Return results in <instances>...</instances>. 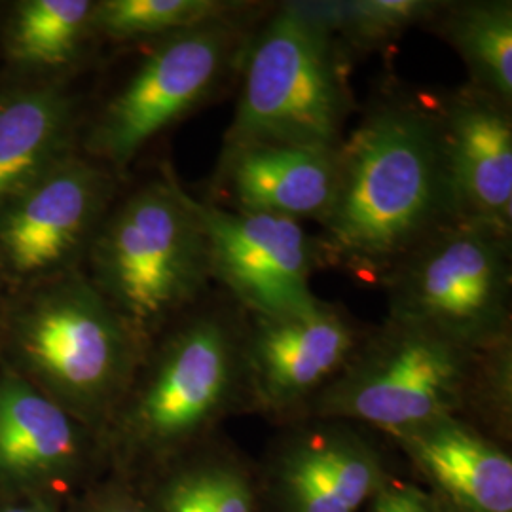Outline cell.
<instances>
[{"mask_svg":"<svg viewBox=\"0 0 512 512\" xmlns=\"http://www.w3.org/2000/svg\"><path fill=\"white\" fill-rule=\"evenodd\" d=\"M452 220L435 103L382 97L336 148L334 198L315 234L323 266L380 283Z\"/></svg>","mask_w":512,"mask_h":512,"instance_id":"6da1fadb","label":"cell"},{"mask_svg":"<svg viewBox=\"0 0 512 512\" xmlns=\"http://www.w3.org/2000/svg\"><path fill=\"white\" fill-rule=\"evenodd\" d=\"M511 342L469 348L437 330L385 315L378 327L366 330L348 365L302 418L351 421L389 440L450 416L488 431H509Z\"/></svg>","mask_w":512,"mask_h":512,"instance_id":"7a4b0ae2","label":"cell"},{"mask_svg":"<svg viewBox=\"0 0 512 512\" xmlns=\"http://www.w3.org/2000/svg\"><path fill=\"white\" fill-rule=\"evenodd\" d=\"M349 65L310 0L270 4L243 55L238 103L222 148H338L353 110Z\"/></svg>","mask_w":512,"mask_h":512,"instance_id":"3957f363","label":"cell"},{"mask_svg":"<svg viewBox=\"0 0 512 512\" xmlns=\"http://www.w3.org/2000/svg\"><path fill=\"white\" fill-rule=\"evenodd\" d=\"M92 266L93 287L139 338L192 310L213 283L196 198L165 169L103 219Z\"/></svg>","mask_w":512,"mask_h":512,"instance_id":"277c9868","label":"cell"},{"mask_svg":"<svg viewBox=\"0 0 512 512\" xmlns=\"http://www.w3.org/2000/svg\"><path fill=\"white\" fill-rule=\"evenodd\" d=\"M251 410L245 313L234 302L186 311L129 404V435L156 450L200 446L222 421Z\"/></svg>","mask_w":512,"mask_h":512,"instance_id":"5b68a950","label":"cell"},{"mask_svg":"<svg viewBox=\"0 0 512 512\" xmlns=\"http://www.w3.org/2000/svg\"><path fill=\"white\" fill-rule=\"evenodd\" d=\"M268 6L247 2L234 14L156 38L90 131L86 147L93 158L126 167L154 137L238 80L249 38Z\"/></svg>","mask_w":512,"mask_h":512,"instance_id":"8992f818","label":"cell"},{"mask_svg":"<svg viewBox=\"0 0 512 512\" xmlns=\"http://www.w3.org/2000/svg\"><path fill=\"white\" fill-rule=\"evenodd\" d=\"M380 285L389 317L437 330L469 348L511 340L512 234L452 220L397 262Z\"/></svg>","mask_w":512,"mask_h":512,"instance_id":"52a82bcc","label":"cell"},{"mask_svg":"<svg viewBox=\"0 0 512 512\" xmlns=\"http://www.w3.org/2000/svg\"><path fill=\"white\" fill-rule=\"evenodd\" d=\"M139 336L84 277L42 294L21 323L27 359L78 403L101 406L128 376Z\"/></svg>","mask_w":512,"mask_h":512,"instance_id":"ba28073f","label":"cell"},{"mask_svg":"<svg viewBox=\"0 0 512 512\" xmlns=\"http://www.w3.org/2000/svg\"><path fill=\"white\" fill-rule=\"evenodd\" d=\"M368 431L351 421H289L256 475L258 512L365 511L393 476Z\"/></svg>","mask_w":512,"mask_h":512,"instance_id":"9c48e42d","label":"cell"},{"mask_svg":"<svg viewBox=\"0 0 512 512\" xmlns=\"http://www.w3.org/2000/svg\"><path fill=\"white\" fill-rule=\"evenodd\" d=\"M365 332L348 310L319 296L296 310L245 313L251 410L285 423L300 420L348 365Z\"/></svg>","mask_w":512,"mask_h":512,"instance_id":"30bf717a","label":"cell"},{"mask_svg":"<svg viewBox=\"0 0 512 512\" xmlns=\"http://www.w3.org/2000/svg\"><path fill=\"white\" fill-rule=\"evenodd\" d=\"M211 281L249 315H272L313 302L311 277L323 268L315 236L302 222L226 209L196 198Z\"/></svg>","mask_w":512,"mask_h":512,"instance_id":"8fae6325","label":"cell"},{"mask_svg":"<svg viewBox=\"0 0 512 512\" xmlns=\"http://www.w3.org/2000/svg\"><path fill=\"white\" fill-rule=\"evenodd\" d=\"M112 194L109 173L67 156L0 209V260L18 275L61 266L97 234Z\"/></svg>","mask_w":512,"mask_h":512,"instance_id":"7c38bea8","label":"cell"},{"mask_svg":"<svg viewBox=\"0 0 512 512\" xmlns=\"http://www.w3.org/2000/svg\"><path fill=\"white\" fill-rule=\"evenodd\" d=\"M458 220L512 234V107L471 84L435 103Z\"/></svg>","mask_w":512,"mask_h":512,"instance_id":"4fadbf2b","label":"cell"},{"mask_svg":"<svg viewBox=\"0 0 512 512\" xmlns=\"http://www.w3.org/2000/svg\"><path fill=\"white\" fill-rule=\"evenodd\" d=\"M334 188L336 148L260 143L220 150L207 202L319 224Z\"/></svg>","mask_w":512,"mask_h":512,"instance_id":"5bb4252c","label":"cell"},{"mask_svg":"<svg viewBox=\"0 0 512 512\" xmlns=\"http://www.w3.org/2000/svg\"><path fill=\"white\" fill-rule=\"evenodd\" d=\"M442 512H512V458L490 431L450 416L395 439Z\"/></svg>","mask_w":512,"mask_h":512,"instance_id":"9a60e30c","label":"cell"},{"mask_svg":"<svg viewBox=\"0 0 512 512\" xmlns=\"http://www.w3.org/2000/svg\"><path fill=\"white\" fill-rule=\"evenodd\" d=\"M73 101L40 86L0 99V209L69 156Z\"/></svg>","mask_w":512,"mask_h":512,"instance_id":"2e32d148","label":"cell"},{"mask_svg":"<svg viewBox=\"0 0 512 512\" xmlns=\"http://www.w3.org/2000/svg\"><path fill=\"white\" fill-rule=\"evenodd\" d=\"M425 27L456 50L467 84L512 107L511 0H442Z\"/></svg>","mask_w":512,"mask_h":512,"instance_id":"e0dca14e","label":"cell"},{"mask_svg":"<svg viewBox=\"0 0 512 512\" xmlns=\"http://www.w3.org/2000/svg\"><path fill=\"white\" fill-rule=\"evenodd\" d=\"M78 452L65 410L18 380L0 382V471L37 475L59 469Z\"/></svg>","mask_w":512,"mask_h":512,"instance_id":"ac0fdd59","label":"cell"},{"mask_svg":"<svg viewBox=\"0 0 512 512\" xmlns=\"http://www.w3.org/2000/svg\"><path fill=\"white\" fill-rule=\"evenodd\" d=\"M158 512H258L255 471L230 446L205 440L188 465L167 478Z\"/></svg>","mask_w":512,"mask_h":512,"instance_id":"d6986e66","label":"cell"},{"mask_svg":"<svg viewBox=\"0 0 512 512\" xmlns=\"http://www.w3.org/2000/svg\"><path fill=\"white\" fill-rule=\"evenodd\" d=\"M90 0H27L8 27V54L21 65L59 67L78 54L93 33Z\"/></svg>","mask_w":512,"mask_h":512,"instance_id":"ffe728a7","label":"cell"},{"mask_svg":"<svg viewBox=\"0 0 512 512\" xmlns=\"http://www.w3.org/2000/svg\"><path fill=\"white\" fill-rule=\"evenodd\" d=\"M442 0H310L311 10L353 59L385 50L414 27H425Z\"/></svg>","mask_w":512,"mask_h":512,"instance_id":"44dd1931","label":"cell"},{"mask_svg":"<svg viewBox=\"0 0 512 512\" xmlns=\"http://www.w3.org/2000/svg\"><path fill=\"white\" fill-rule=\"evenodd\" d=\"M245 0H103L95 2L93 33L112 40L162 38L234 14Z\"/></svg>","mask_w":512,"mask_h":512,"instance_id":"7402d4cb","label":"cell"},{"mask_svg":"<svg viewBox=\"0 0 512 512\" xmlns=\"http://www.w3.org/2000/svg\"><path fill=\"white\" fill-rule=\"evenodd\" d=\"M363 512H442V509L421 484L391 476Z\"/></svg>","mask_w":512,"mask_h":512,"instance_id":"603a6c76","label":"cell"},{"mask_svg":"<svg viewBox=\"0 0 512 512\" xmlns=\"http://www.w3.org/2000/svg\"><path fill=\"white\" fill-rule=\"evenodd\" d=\"M101 512H143L139 511L137 507L129 505V503H116V505H110L107 509H103Z\"/></svg>","mask_w":512,"mask_h":512,"instance_id":"cb8c5ba5","label":"cell"},{"mask_svg":"<svg viewBox=\"0 0 512 512\" xmlns=\"http://www.w3.org/2000/svg\"><path fill=\"white\" fill-rule=\"evenodd\" d=\"M4 512H40L35 511V509H23V507H16V509H8V511Z\"/></svg>","mask_w":512,"mask_h":512,"instance_id":"d4e9b609","label":"cell"}]
</instances>
